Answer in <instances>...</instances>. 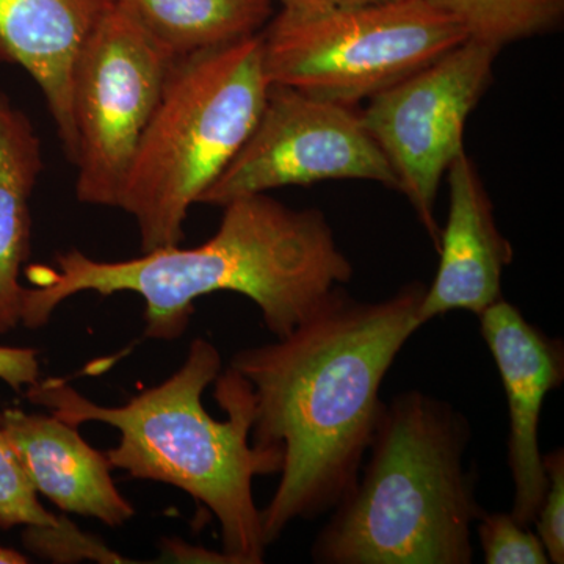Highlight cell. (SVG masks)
<instances>
[{
  "label": "cell",
  "instance_id": "cell-1",
  "mask_svg": "<svg viewBox=\"0 0 564 564\" xmlns=\"http://www.w3.org/2000/svg\"><path fill=\"white\" fill-rule=\"evenodd\" d=\"M426 285L381 302L337 288L288 336L243 348L231 369L251 386L252 445L281 452V478L261 510L267 547L296 521L329 513L358 481L383 410L380 389L422 323Z\"/></svg>",
  "mask_w": 564,
  "mask_h": 564
},
{
  "label": "cell",
  "instance_id": "cell-2",
  "mask_svg": "<svg viewBox=\"0 0 564 564\" xmlns=\"http://www.w3.org/2000/svg\"><path fill=\"white\" fill-rule=\"evenodd\" d=\"M223 210L217 232L188 250L174 245L117 262L70 250L55 256V267H31L22 325L41 328L79 293L131 292L143 299L147 337L173 340L187 329L196 300L234 292L248 296L269 332L284 337L351 280V263L322 212L293 210L267 193Z\"/></svg>",
  "mask_w": 564,
  "mask_h": 564
},
{
  "label": "cell",
  "instance_id": "cell-3",
  "mask_svg": "<svg viewBox=\"0 0 564 564\" xmlns=\"http://www.w3.org/2000/svg\"><path fill=\"white\" fill-rule=\"evenodd\" d=\"M221 367L218 348L198 337L172 377L120 406L91 402L62 380L36 381L28 399L70 425L117 429L120 443L106 454L111 467L187 492L220 522L234 564H261L267 544L252 478L280 474L281 452L250 444L251 386Z\"/></svg>",
  "mask_w": 564,
  "mask_h": 564
},
{
  "label": "cell",
  "instance_id": "cell-4",
  "mask_svg": "<svg viewBox=\"0 0 564 564\" xmlns=\"http://www.w3.org/2000/svg\"><path fill=\"white\" fill-rule=\"evenodd\" d=\"M473 430L445 400L404 391L383 404L369 462L313 544L318 564H470L484 514L464 466Z\"/></svg>",
  "mask_w": 564,
  "mask_h": 564
},
{
  "label": "cell",
  "instance_id": "cell-5",
  "mask_svg": "<svg viewBox=\"0 0 564 564\" xmlns=\"http://www.w3.org/2000/svg\"><path fill=\"white\" fill-rule=\"evenodd\" d=\"M269 88L261 33L173 62L118 199L141 252L182 243L188 210L251 135Z\"/></svg>",
  "mask_w": 564,
  "mask_h": 564
},
{
  "label": "cell",
  "instance_id": "cell-6",
  "mask_svg": "<svg viewBox=\"0 0 564 564\" xmlns=\"http://www.w3.org/2000/svg\"><path fill=\"white\" fill-rule=\"evenodd\" d=\"M261 36L270 85L348 107L467 40L458 22L426 0L344 9L282 6Z\"/></svg>",
  "mask_w": 564,
  "mask_h": 564
},
{
  "label": "cell",
  "instance_id": "cell-7",
  "mask_svg": "<svg viewBox=\"0 0 564 564\" xmlns=\"http://www.w3.org/2000/svg\"><path fill=\"white\" fill-rule=\"evenodd\" d=\"M173 62L117 7L85 40L70 80L82 204L118 206Z\"/></svg>",
  "mask_w": 564,
  "mask_h": 564
},
{
  "label": "cell",
  "instance_id": "cell-8",
  "mask_svg": "<svg viewBox=\"0 0 564 564\" xmlns=\"http://www.w3.org/2000/svg\"><path fill=\"white\" fill-rule=\"evenodd\" d=\"M499 52L491 44L467 39L377 93L359 113L436 250L441 242L434 215L437 192L464 152V128L491 85Z\"/></svg>",
  "mask_w": 564,
  "mask_h": 564
},
{
  "label": "cell",
  "instance_id": "cell-9",
  "mask_svg": "<svg viewBox=\"0 0 564 564\" xmlns=\"http://www.w3.org/2000/svg\"><path fill=\"white\" fill-rule=\"evenodd\" d=\"M373 181L399 192L388 159L352 107L270 85L261 117L199 204H226L288 185Z\"/></svg>",
  "mask_w": 564,
  "mask_h": 564
},
{
  "label": "cell",
  "instance_id": "cell-10",
  "mask_svg": "<svg viewBox=\"0 0 564 564\" xmlns=\"http://www.w3.org/2000/svg\"><path fill=\"white\" fill-rule=\"evenodd\" d=\"M478 318L507 395L508 466L514 481L511 516L530 527L547 489L538 426L545 397L564 381V345L527 322L521 311L503 299Z\"/></svg>",
  "mask_w": 564,
  "mask_h": 564
},
{
  "label": "cell",
  "instance_id": "cell-11",
  "mask_svg": "<svg viewBox=\"0 0 564 564\" xmlns=\"http://www.w3.org/2000/svg\"><path fill=\"white\" fill-rule=\"evenodd\" d=\"M447 180L451 209L441 231L440 267L419 307L422 326L452 311L485 313L502 300L503 270L513 261V248L497 228L491 198L466 151L447 170Z\"/></svg>",
  "mask_w": 564,
  "mask_h": 564
},
{
  "label": "cell",
  "instance_id": "cell-12",
  "mask_svg": "<svg viewBox=\"0 0 564 564\" xmlns=\"http://www.w3.org/2000/svg\"><path fill=\"white\" fill-rule=\"evenodd\" d=\"M113 7L115 0H0V66H20L35 82L70 162L74 62Z\"/></svg>",
  "mask_w": 564,
  "mask_h": 564
},
{
  "label": "cell",
  "instance_id": "cell-13",
  "mask_svg": "<svg viewBox=\"0 0 564 564\" xmlns=\"http://www.w3.org/2000/svg\"><path fill=\"white\" fill-rule=\"evenodd\" d=\"M77 429L54 414H29L14 408L0 411V430L36 492L66 513L88 516L110 527L126 524L135 508L115 485L107 455L93 448Z\"/></svg>",
  "mask_w": 564,
  "mask_h": 564
},
{
  "label": "cell",
  "instance_id": "cell-14",
  "mask_svg": "<svg viewBox=\"0 0 564 564\" xmlns=\"http://www.w3.org/2000/svg\"><path fill=\"white\" fill-rule=\"evenodd\" d=\"M43 169L31 118L0 90V334L22 323L28 288L20 276L31 256V202Z\"/></svg>",
  "mask_w": 564,
  "mask_h": 564
},
{
  "label": "cell",
  "instance_id": "cell-15",
  "mask_svg": "<svg viewBox=\"0 0 564 564\" xmlns=\"http://www.w3.org/2000/svg\"><path fill=\"white\" fill-rule=\"evenodd\" d=\"M115 7L174 61L258 35L272 0H115Z\"/></svg>",
  "mask_w": 564,
  "mask_h": 564
},
{
  "label": "cell",
  "instance_id": "cell-16",
  "mask_svg": "<svg viewBox=\"0 0 564 564\" xmlns=\"http://www.w3.org/2000/svg\"><path fill=\"white\" fill-rule=\"evenodd\" d=\"M466 32L467 39L502 50L562 24L564 0H426Z\"/></svg>",
  "mask_w": 564,
  "mask_h": 564
},
{
  "label": "cell",
  "instance_id": "cell-17",
  "mask_svg": "<svg viewBox=\"0 0 564 564\" xmlns=\"http://www.w3.org/2000/svg\"><path fill=\"white\" fill-rule=\"evenodd\" d=\"M61 518L44 510L39 492L9 437L0 430V529L55 525Z\"/></svg>",
  "mask_w": 564,
  "mask_h": 564
},
{
  "label": "cell",
  "instance_id": "cell-18",
  "mask_svg": "<svg viewBox=\"0 0 564 564\" xmlns=\"http://www.w3.org/2000/svg\"><path fill=\"white\" fill-rule=\"evenodd\" d=\"M478 540L486 564H549L543 543L529 527L507 513H485L478 519Z\"/></svg>",
  "mask_w": 564,
  "mask_h": 564
},
{
  "label": "cell",
  "instance_id": "cell-19",
  "mask_svg": "<svg viewBox=\"0 0 564 564\" xmlns=\"http://www.w3.org/2000/svg\"><path fill=\"white\" fill-rule=\"evenodd\" d=\"M24 544L33 554L55 562H77L84 558L99 563L128 562L63 518L55 525H29L24 532Z\"/></svg>",
  "mask_w": 564,
  "mask_h": 564
},
{
  "label": "cell",
  "instance_id": "cell-20",
  "mask_svg": "<svg viewBox=\"0 0 564 564\" xmlns=\"http://www.w3.org/2000/svg\"><path fill=\"white\" fill-rule=\"evenodd\" d=\"M547 489L533 524L549 556V562L564 563V451L555 448L543 455Z\"/></svg>",
  "mask_w": 564,
  "mask_h": 564
},
{
  "label": "cell",
  "instance_id": "cell-21",
  "mask_svg": "<svg viewBox=\"0 0 564 564\" xmlns=\"http://www.w3.org/2000/svg\"><path fill=\"white\" fill-rule=\"evenodd\" d=\"M39 375L35 350L0 347V378L11 388L32 386L39 381Z\"/></svg>",
  "mask_w": 564,
  "mask_h": 564
},
{
  "label": "cell",
  "instance_id": "cell-22",
  "mask_svg": "<svg viewBox=\"0 0 564 564\" xmlns=\"http://www.w3.org/2000/svg\"><path fill=\"white\" fill-rule=\"evenodd\" d=\"M284 7H310V9H344V7L383 6L399 0H280Z\"/></svg>",
  "mask_w": 564,
  "mask_h": 564
},
{
  "label": "cell",
  "instance_id": "cell-23",
  "mask_svg": "<svg viewBox=\"0 0 564 564\" xmlns=\"http://www.w3.org/2000/svg\"><path fill=\"white\" fill-rule=\"evenodd\" d=\"M28 562V556L20 554L18 551H13V549H7L0 545V564H24Z\"/></svg>",
  "mask_w": 564,
  "mask_h": 564
}]
</instances>
